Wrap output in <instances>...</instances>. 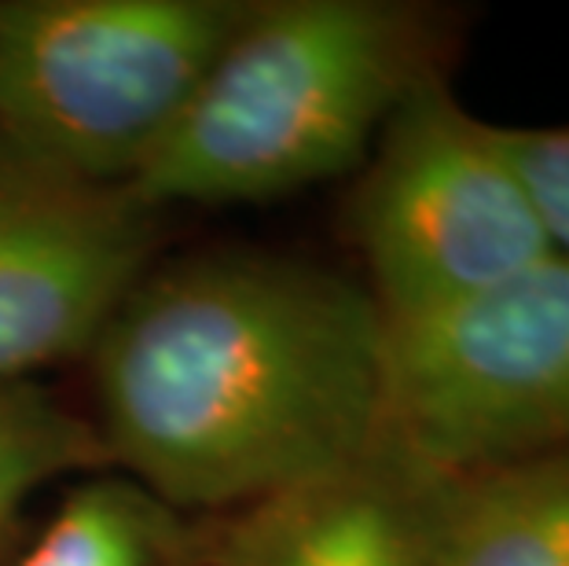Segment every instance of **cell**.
I'll return each mask as SVG.
<instances>
[{
    "instance_id": "2",
    "label": "cell",
    "mask_w": 569,
    "mask_h": 566,
    "mask_svg": "<svg viewBox=\"0 0 569 566\" xmlns=\"http://www.w3.org/2000/svg\"><path fill=\"white\" fill-rule=\"evenodd\" d=\"M445 27V11L408 0L243 4L129 191L151 210L221 207L349 173L397 107L441 75Z\"/></svg>"
},
{
    "instance_id": "5",
    "label": "cell",
    "mask_w": 569,
    "mask_h": 566,
    "mask_svg": "<svg viewBox=\"0 0 569 566\" xmlns=\"http://www.w3.org/2000/svg\"><path fill=\"white\" fill-rule=\"evenodd\" d=\"M382 430L441 471L569 453V258L382 320Z\"/></svg>"
},
{
    "instance_id": "11",
    "label": "cell",
    "mask_w": 569,
    "mask_h": 566,
    "mask_svg": "<svg viewBox=\"0 0 569 566\" xmlns=\"http://www.w3.org/2000/svg\"><path fill=\"white\" fill-rule=\"evenodd\" d=\"M500 137L551 250L569 258V126H500Z\"/></svg>"
},
{
    "instance_id": "1",
    "label": "cell",
    "mask_w": 569,
    "mask_h": 566,
    "mask_svg": "<svg viewBox=\"0 0 569 566\" xmlns=\"http://www.w3.org/2000/svg\"><path fill=\"white\" fill-rule=\"evenodd\" d=\"M382 331L365 287L298 258L148 269L92 346L96 430L180 515L239 512L382 435Z\"/></svg>"
},
{
    "instance_id": "10",
    "label": "cell",
    "mask_w": 569,
    "mask_h": 566,
    "mask_svg": "<svg viewBox=\"0 0 569 566\" xmlns=\"http://www.w3.org/2000/svg\"><path fill=\"white\" fill-rule=\"evenodd\" d=\"M96 424L33 379L0 383V566L19 556L30 500L78 471L107 467Z\"/></svg>"
},
{
    "instance_id": "7",
    "label": "cell",
    "mask_w": 569,
    "mask_h": 566,
    "mask_svg": "<svg viewBox=\"0 0 569 566\" xmlns=\"http://www.w3.org/2000/svg\"><path fill=\"white\" fill-rule=\"evenodd\" d=\"M459 478L382 430L335 471L228 512L202 566H430Z\"/></svg>"
},
{
    "instance_id": "8",
    "label": "cell",
    "mask_w": 569,
    "mask_h": 566,
    "mask_svg": "<svg viewBox=\"0 0 569 566\" xmlns=\"http://www.w3.org/2000/svg\"><path fill=\"white\" fill-rule=\"evenodd\" d=\"M430 566H569V453L459 478Z\"/></svg>"
},
{
    "instance_id": "4",
    "label": "cell",
    "mask_w": 569,
    "mask_h": 566,
    "mask_svg": "<svg viewBox=\"0 0 569 566\" xmlns=\"http://www.w3.org/2000/svg\"><path fill=\"white\" fill-rule=\"evenodd\" d=\"M349 199V232L382 320L475 298L551 258L500 126L430 78L390 115Z\"/></svg>"
},
{
    "instance_id": "6",
    "label": "cell",
    "mask_w": 569,
    "mask_h": 566,
    "mask_svg": "<svg viewBox=\"0 0 569 566\" xmlns=\"http://www.w3.org/2000/svg\"><path fill=\"white\" fill-rule=\"evenodd\" d=\"M159 210L0 137V383L92 349L151 269Z\"/></svg>"
},
{
    "instance_id": "9",
    "label": "cell",
    "mask_w": 569,
    "mask_h": 566,
    "mask_svg": "<svg viewBox=\"0 0 569 566\" xmlns=\"http://www.w3.org/2000/svg\"><path fill=\"white\" fill-rule=\"evenodd\" d=\"M8 566H202V529L126 478H89Z\"/></svg>"
},
{
    "instance_id": "3",
    "label": "cell",
    "mask_w": 569,
    "mask_h": 566,
    "mask_svg": "<svg viewBox=\"0 0 569 566\" xmlns=\"http://www.w3.org/2000/svg\"><path fill=\"white\" fill-rule=\"evenodd\" d=\"M239 16L236 0H0V137L129 188Z\"/></svg>"
}]
</instances>
